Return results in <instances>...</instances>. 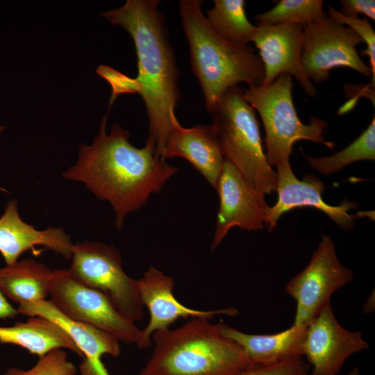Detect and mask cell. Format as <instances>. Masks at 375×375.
Returning a JSON list of instances; mask_svg holds the SVG:
<instances>
[{
  "label": "cell",
  "mask_w": 375,
  "mask_h": 375,
  "mask_svg": "<svg viewBox=\"0 0 375 375\" xmlns=\"http://www.w3.org/2000/svg\"><path fill=\"white\" fill-rule=\"evenodd\" d=\"M106 121L107 115L92 145L80 144L77 162L62 176L83 183L97 199L108 201L115 212V225L121 230L126 216L159 192L177 168L158 155L151 138L143 147H135L128 131L118 124L107 134Z\"/></svg>",
  "instance_id": "cell-1"
},
{
  "label": "cell",
  "mask_w": 375,
  "mask_h": 375,
  "mask_svg": "<svg viewBox=\"0 0 375 375\" xmlns=\"http://www.w3.org/2000/svg\"><path fill=\"white\" fill-rule=\"evenodd\" d=\"M159 0H127L102 12L112 24L124 28L133 40L138 59L134 81L149 118V136L162 158L166 140L176 119L180 99L179 72Z\"/></svg>",
  "instance_id": "cell-2"
},
{
  "label": "cell",
  "mask_w": 375,
  "mask_h": 375,
  "mask_svg": "<svg viewBox=\"0 0 375 375\" xmlns=\"http://www.w3.org/2000/svg\"><path fill=\"white\" fill-rule=\"evenodd\" d=\"M201 0H180L182 27L187 39L192 72L203 94L208 112L228 88L244 82L262 85L264 67L255 49L226 42L210 27Z\"/></svg>",
  "instance_id": "cell-3"
},
{
  "label": "cell",
  "mask_w": 375,
  "mask_h": 375,
  "mask_svg": "<svg viewBox=\"0 0 375 375\" xmlns=\"http://www.w3.org/2000/svg\"><path fill=\"white\" fill-rule=\"evenodd\" d=\"M153 351L140 375H234L252 363L207 318L153 334Z\"/></svg>",
  "instance_id": "cell-4"
},
{
  "label": "cell",
  "mask_w": 375,
  "mask_h": 375,
  "mask_svg": "<svg viewBox=\"0 0 375 375\" xmlns=\"http://www.w3.org/2000/svg\"><path fill=\"white\" fill-rule=\"evenodd\" d=\"M221 153L258 192L276 191V173L264 152L256 110L238 85L226 90L208 112Z\"/></svg>",
  "instance_id": "cell-5"
},
{
  "label": "cell",
  "mask_w": 375,
  "mask_h": 375,
  "mask_svg": "<svg viewBox=\"0 0 375 375\" xmlns=\"http://www.w3.org/2000/svg\"><path fill=\"white\" fill-rule=\"evenodd\" d=\"M292 76L279 75L273 82L243 89L245 100L258 112L265 129L266 157L269 165L276 168L289 165L293 144L305 140L324 144L333 149L335 144L324 137L328 123L312 116L304 124L297 115L292 90Z\"/></svg>",
  "instance_id": "cell-6"
},
{
  "label": "cell",
  "mask_w": 375,
  "mask_h": 375,
  "mask_svg": "<svg viewBox=\"0 0 375 375\" xmlns=\"http://www.w3.org/2000/svg\"><path fill=\"white\" fill-rule=\"evenodd\" d=\"M68 269L74 278L104 294L126 319L135 323L144 315L137 280L128 276L119 250L99 242L73 244Z\"/></svg>",
  "instance_id": "cell-7"
},
{
  "label": "cell",
  "mask_w": 375,
  "mask_h": 375,
  "mask_svg": "<svg viewBox=\"0 0 375 375\" xmlns=\"http://www.w3.org/2000/svg\"><path fill=\"white\" fill-rule=\"evenodd\" d=\"M49 296L67 317L98 328L120 342L140 348L142 330L135 323L124 317L101 292L74 278L69 269L53 270Z\"/></svg>",
  "instance_id": "cell-8"
},
{
  "label": "cell",
  "mask_w": 375,
  "mask_h": 375,
  "mask_svg": "<svg viewBox=\"0 0 375 375\" xmlns=\"http://www.w3.org/2000/svg\"><path fill=\"white\" fill-rule=\"evenodd\" d=\"M353 278L352 270L339 260L332 238L322 235L307 266L285 287L297 303L292 325L306 326L331 303V295Z\"/></svg>",
  "instance_id": "cell-9"
},
{
  "label": "cell",
  "mask_w": 375,
  "mask_h": 375,
  "mask_svg": "<svg viewBox=\"0 0 375 375\" xmlns=\"http://www.w3.org/2000/svg\"><path fill=\"white\" fill-rule=\"evenodd\" d=\"M361 42L353 29L328 15L303 26L301 61L306 75L319 84L329 78L332 69L344 67L372 76L356 49Z\"/></svg>",
  "instance_id": "cell-10"
},
{
  "label": "cell",
  "mask_w": 375,
  "mask_h": 375,
  "mask_svg": "<svg viewBox=\"0 0 375 375\" xmlns=\"http://www.w3.org/2000/svg\"><path fill=\"white\" fill-rule=\"evenodd\" d=\"M219 206L211 244L215 250L231 228L257 231L265 226L269 206L265 195L256 190L231 162L224 160L216 188Z\"/></svg>",
  "instance_id": "cell-11"
},
{
  "label": "cell",
  "mask_w": 375,
  "mask_h": 375,
  "mask_svg": "<svg viewBox=\"0 0 375 375\" xmlns=\"http://www.w3.org/2000/svg\"><path fill=\"white\" fill-rule=\"evenodd\" d=\"M368 348L360 331L340 324L331 303L306 327L303 350L312 367L310 375H338L348 358Z\"/></svg>",
  "instance_id": "cell-12"
},
{
  "label": "cell",
  "mask_w": 375,
  "mask_h": 375,
  "mask_svg": "<svg viewBox=\"0 0 375 375\" xmlns=\"http://www.w3.org/2000/svg\"><path fill=\"white\" fill-rule=\"evenodd\" d=\"M276 203L269 207L265 226L269 232L276 226L280 217L292 210L311 207L325 213L341 229L347 231L354 225L356 216L349 212L358 207L357 203L344 199L339 206H331L323 199L326 185L314 174H306L302 180L294 175L290 164L276 167Z\"/></svg>",
  "instance_id": "cell-13"
},
{
  "label": "cell",
  "mask_w": 375,
  "mask_h": 375,
  "mask_svg": "<svg viewBox=\"0 0 375 375\" xmlns=\"http://www.w3.org/2000/svg\"><path fill=\"white\" fill-rule=\"evenodd\" d=\"M303 33V26L299 24L258 23L251 42L259 50L263 65V84L273 82L282 74H290L308 96L314 97L317 90L301 61Z\"/></svg>",
  "instance_id": "cell-14"
},
{
  "label": "cell",
  "mask_w": 375,
  "mask_h": 375,
  "mask_svg": "<svg viewBox=\"0 0 375 375\" xmlns=\"http://www.w3.org/2000/svg\"><path fill=\"white\" fill-rule=\"evenodd\" d=\"M142 303L149 311L150 318L146 327L142 330V342L140 349L151 345V336L156 331L165 330L179 318H207L215 315L230 317L238 314L237 308L228 307L212 310L190 308L180 303L174 297V279L165 274L153 266H150L137 280Z\"/></svg>",
  "instance_id": "cell-15"
},
{
  "label": "cell",
  "mask_w": 375,
  "mask_h": 375,
  "mask_svg": "<svg viewBox=\"0 0 375 375\" xmlns=\"http://www.w3.org/2000/svg\"><path fill=\"white\" fill-rule=\"evenodd\" d=\"M19 314L48 318L58 324L72 339L83 356L79 365L81 375H110L101 358L120 355V342L92 325L73 320L62 314L51 300L19 304Z\"/></svg>",
  "instance_id": "cell-16"
},
{
  "label": "cell",
  "mask_w": 375,
  "mask_h": 375,
  "mask_svg": "<svg viewBox=\"0 0 375 375\" xmlns=\"http://www.w3.org/2000/svg\"><path fill=\"white\" fill-rule=\"evenodd\" d=\"M73 243L62 228L38 230L21 218L16 200L8 201L0 217V254L6 265L18 260L25 251L42 246L72 259Z\"/></svg>",
  "instance_id": "cell-17"
},
{
  "label": "cell",
  "mask_w": 375,
  "mask_h": 375,
  "mask_svg": "<svg viewBox=\"0 0 375 375\" xmlns=\"http://www.w3.org/2000/svg\"><path fill=\"white\" fill-rule=\"evenodd\" d=\"M174 157L187 160L216 190L225 160L210 124L185 128L176 118L162 155L165 160Z\"/></svg>",
  "instance_id": "cell-18"
},
{
  "label": "cell",
  "mask_w": 375,
  "mask_h": 375,
  "mask_svg": "<svg viewBox=\"0 0 375 375\" xmlns=\"http://www.w3.org/2000/svg\"><path fill=\"white\" fill-rule=\"evenodd\" d=\"M221 333L237 343L253 365H267L303 356L306 327L292 325L274 334H249L220 321Z\"/></svg>",
  "instance_id": "cell-19"
},
{
  "label": "cell",
  "mask_w": 375,
  "mask_h": 375,
  "mask_svg": "<svg viewBox=\"0 0 375 375\" xmlns=\"http://www.w3.org/2000/svg\"><path fill=\"white\" fill-rule=\"evenodd\" d=\"M0 343L19 346L39 358L61 349L83 358L74 342L58 324L40 316L31 317L11 326H0Z\"/></svg>",
  "instance_id": "cell-20"
},
{
  "label": "cell",
  "mask_w": 375,
  "mask_h": 375,
  "mask_svg": "<svg viewBox=\"0 0 375 375\" xmlns=\"http://www.w3.org/2000/svg\"><path fill=\"white\" fill-rule=\"evenodd\" d=\"M53 270L33 259L17 260L0 268V289L19 304L38 302L49 296Z\"/></svg>",
  "instance_id": "cell-21"
},
{
  "label": "cell",
  "mask_w": 375,
  "mask_h": 375,
  "mask_svg": "<svg viewBox=\"0 0 375 375\" xmlns=\"http://www.w3.org/2000/svg\"><path fill=\"white\" fill-rule=\"evenodd\" d=\"M245 4L244 0H215L206 16L220 38L235 45H249L256 28L247 17Z\"/></svg>",
  "instance_id": "cell-22"
},
{
  "label": "cell",
  "mask_w": 375,
  "mask_h": 375,
  "mask_svg": "<svg viewBox=\"0 0 375 375\" xmlns=\"http://www.w3.org/2000/svg\"><path fill=\"white\" fill-rule=\"evenodd\" d=\"M375 159V118L368 127L349 146L326 157H308L309 165L319 173L329 175L360 160Z\"/></svg>",
  "instance_id": "cell-23"
},
{
  "label": "cell",
  "mask_w": 375,
  "mask_h": 375,
  "mask_svg": "<svg viewBox=\"0 0 375 375\" xmlns=\"http://www.w3.org/2000/svg\"><path fill=\"white\" fill-rule=\"evenodd\" d=\"M322 0H281L269 10L258 14L255 19L259 24H299L306 26L326 15Z\"/></svg>",
  "instance_id": "cell-24"
},
{
  "label": "cell",
  "mask_w": 375,
  "mask_h": 375,
  "mask_svg": "<svg viewBox=\"0 0 375 375\" xmlns=\"http://www.w3.org/2000/svg\"><path fill=\"white\" fill-rule=\"evenodd\" d=\"M77 372L76 367L68 360L67 353L58 349L40 357L29 369L11 367L3 375H75Z\"/></svg>",
  "instance_id": "cell-25"
},
{
  "label": "cell",
  "mask_w": 375,
  "mask_h": 375,
  "mask_svg": "<svg viewBox=\"0 0 375 375\" xmlns=\"http://www.w3.org/2000/svg\"><path fill=\"white\" fill-rule=\"evenodd\" d=\"M328 15L343 25L353 29L367 44V49L362 50L361 53L368 56L369 58V67L372 72V85H375V33L367 18L360 19L358 17H347L342 15L334 8L329 6Z\"/></svg>",
  "instance_id": "cell-26"
},
{
  "label": "cell",
  "mask_w": 375,
  "mask_h": 375,
  "mask_svg": "<svg viewBox=\"0 0 375 375\" xmlns=\"http://www.w3.org/2000/svg\"><path fill=\"white\" fill-rule=\"evenodd\" d=\"M234 375H310L309 367L301 357L267 365H251Z\"/></svg>",
  "instance_id": "cell-27"
},
{
  "label": "cell",
  "mask_w": 375,
  "mask_h": 375,
  "mask_svg": "<svg viewBox=\"0 0 375 375\" xmlns=\"http://www.w3.org/2000/svg\"><path fill=\"white\" fill-rule=\"evenodd\" d=\"M342 15L358 17L360 14L365 15L368 18L375 20V1L374 0H341Z\"/></svg>",
  "instance_id": "cell-28"
},
{
  "label": "cell",
  "mask_w": 375,
  "mask_h": 375,
  "mask_svg": "<svg viewBox=\"0 0 375 375\" xmlns=\"http://www.w3.org/2000/svg\"><path fill=\"white\" fill-rule=\"evenodd\" d=\"M18 314L17 310L8 302L0 289V319L14 318Z\"/></svg>",
  "instance_id": "cell-29"
},
{
  "label": "cell",
  "mask_w": 375,
  "mask_h": 375,
  "mask_svg": "<svg viewBox=\"0 0 375 375\" xmlns=\"http://www.w3.org/2000/svg\"><path fill=\"white\" fill-rule=\"evenodd\" d=\"M347 375H360L359 369L357 367H354L347 374Z\"/></svg>",
  "instance_id": "cell-30"
},
{
  "label": "cell",
  "mask_w": 375,
  "mask_h": 375,
  "mask_svg": "<svg viewBox=\"0 0 375 375\" xmlns=\"http://www.w3.org/2000/svg\"><path fill=\"white\" fill-rule=\"evenodd\" d=\"M4 128V126L0 124V133L3 131ZM0 189L1 190V188Z\"/></svg>",
  "instance_id": "cell-31"
}]
</instances>
